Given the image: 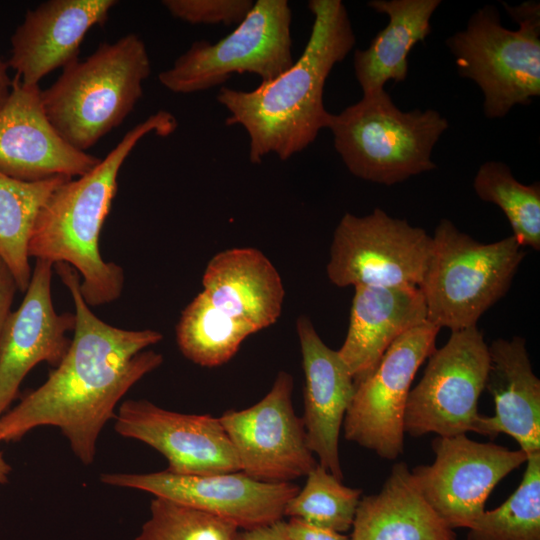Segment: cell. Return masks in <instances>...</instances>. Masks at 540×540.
Segmentation results:
<instances>
[{"instance_id": "15", "label": "cell", "mask_w": 540, "mask_h": 540, "mask_svg": "<svg viewBox=\"0 0 540 540\" xmlns=\"http://www.w3.org/2000/svg\"><path fill=\"white\" fill-rule=\"evenodd\" d=\"M114 429L160 452L169 472L211 475L240 471L219 417L169 411L145 399L126 400L115 414Z\"/></svg>"}, {"instance_id": "9", "label": "cell", "mask_w": 540, "mask_h": 540, "mask_svg": "<svg viewBox=\"0 0 540 540\" xmlns=\"http://www.w3.org/2000/svg\"><path fill=\"white\" fill-rule=\"evenodd\" d=\"M489 362L488 345L477 326L452 331L445 345L428 357L422 378L409 392L405 433L412 437L476 433Z\"/></svg>"}, {"instance_id": "16", "label": "cell", "mask_w": 540, "mask_h": 540, "mask_svg": "<svg viewBox=\"0 0 540 540\" xmlns=\"http://www.w3.org/2000/svg\"><path fill=\"white\" fill-rule=\"evenodd\" d=\"M39 85L12 81L0 108V172L22 181L80 177L101 159L67 143L50 123Z\"/></svg>"}, {"instance_id": "12", "label": "cell", "mask_w": 540, "mask_h": 540, "mask_svg": "<svg viewBox=\"0 0 540 540\" xmlns=\"http://www.w3.org/2000/svg\"><path fill=\"white\" fill-rule=\"evenodd\" d=\"M293 377L280 371L270 391L243 410L219 420L230 439L240 471L266 483H290L316 467L302 418L292 405Z\"/></svg>"}, {"instance_id": "10", "label": "cell", "mask_w": 540, "mask_h": 540, "mask_svg": "<svg viewBox=\"0 0 540 540\" xmlns=\"http://www.w3.org/2000/svg\"><path fill=\"white\" fill-rule=\"evenodd\" d=\"M431 250L432 236L423 228L380 208L362 217L345 213L333 234L327 276L338 287H418Z\"/></svg>"}, {"instance_id": "2", "label": "cell", "mask_w": 540, "mask_h": 540, "mask_svg": "<svg viewBox=\"0 0 540 540\" xmlns=\"http://www.w3.org/2000/svg\"><path fill=\"white\" fill-rule=\"evenodd\" d=\"M313 15L301 56L278 77L251 91L222 86L217 101L228 111L227 126L240 125L249 136V159L259 164L275 154L287 160L303 151L327 128L326 80L356 39L347 9L340 0H310Z\"/></svg>"}, {"instance_id": "34", "label": "cell", "mask_w": 540, "mask_h": 540, "mask_svg": "<svg viewBox=\"0 0 540 540\" xmlns=\"http://www.w3.org/2000/svg\"><path fill=\"white\" fill-rule=\"evenodd\" d=\"M233 540H288L282 532L279 521L251 529H239Z\"/></svg>"}, {"instance_id": "23", "label": "cell", "mask_w": 540, "mask_h": 540, "mask_svg": "<svg viewBox=\"0 0 540 540\" xmlns=\"http://www.w3.org/2000/svg\"><path fill=\"white\" fill-rule=\"evenodd\" d=\"M350 540H456L417 488L404 462L377 493L360 499Z\"/></svg>"}, {"instance_id": "1", "label": "cell", "mask_w": 540, "mask_h": 540, "mask_svg": "<svg viewBox=\"0 0 540 540\" xmlns=\"http://www.w3.org/2000/svg\"><path fill=\"white\" fill-rule=\"evenodd\" d=\"M54 265L74 303L73 337L46 381L1 416L0 440H19L34 428L54 426L66 437L74 455L90 465L99 435L114 419L119 401L162 364V354L147 348L163 335L104 322L85 302L78 272L66 263Z\"/></svg>"}, {"instance_id": "6", "label": "cell", "mask_w": 540, "mask_h": 540, "mask_svg": "<svg viewBox=\"0 0 540 540\" xmlns=\"http://www.w3.org/2000/svg\"><path fill=\"white\" fill-rule=\"evenodd\" d=\"M503 7L518 29L503 27L497 8L485 5L446 40L459 75L481 89L489 119L503 118L540 95V4L504 2Z\"/></svg>"}, {"instance_id": "8", "label": "cell", "mask_w": 540, "mask_h": 540, "mask_svg": "<svg viewBox=\"0 0 540 540\" xmlns=\"http://www.w3.org/2000/svg\"><path fill=\"white\" fill-rule=\"evenodd\" d=\"M291 21L287 0H257L231 33L215 43L194 42L158 80L177 94L208 90L236 73L270 81L294 63Z\"/></svg>"}, {"instance_id": "26", "label": "cell", "mask_w": 540, "mask_h": 540, "mask_svg": "<svg viewBox=\"0 0 540 540\" xmlns=\"http://www.w3.org/2000/svg\"><path fill=\"white\" fill-rule=\"evenodd\" d=\"M257 330L216 308L199 293L182 311L176 326L181 353L202 367H217L228 362L241 343Z\"/></svg>"}, {"instance_id": "24", "label": "cell", "mask_w": 540, "mask_h": 540, "mask_svg": "<svg viewBox=\"0 0 540 540\" xmlns=\"http://www.w3.org/2000/svg\"><path fill=\"white\" fill-rule=\"evenodd\" d=\"M440 0H371L367 5L389 18L364 50L353 58L355 77L363 95L384 90L389 81L402 82L408 74V55L431 32L430 19Z\"/></svg>"}, {"instance_id": "5", "label": "cell", "mask_w": 540, "mask_h": 540, "mask_svg": "<svg viewBox=\"0 0 540 540\" xmlns=\"http://www.w3.org/2000/svg\"><path fill=\"white\" fill-rule=\"evenodd\" d=\"M448 127L434 109L400 110L385 89L330 114L327 124L349 172L388 186L434 170L433 148Z\"/></svg>"}, {"instance_id": "14", "label": "cell", "mask_w": 540, "mask_h": 540, "mask_svg": "<svg viewBox=\"0 0 540 540\" xmlns=\"http://www.w3.org/2000/svg\"><path fill=\"white\" fill-rule=\"evenodd\" d=\"M102 483L137 489L235 523L239 529L274 524L284 517L287 502L298 493L293 483H266L241 471L211 475H181L167 470L151 473H103Z\"/></svg>"}, {"instance_id": "3", "label": "cell", "mask_w": 540, "mask_h": 540, "mask_svg": "<svg viewBox=\"0 0 540 540\" xmlns=\"http://www.w3.org/2000/svg\"><path fill=\"white\" fill-rule=\"evenodd\" d=\"M177 128L176 118L160 110L129 130L120 142L88 173L67 179L40 209L28 243L36 260L66 263L80 276V291L89 306L117 300L124 287V270L106 262L99 240L117 193L119 171L146 135L168 136Z\"/></svg>"}, {"instance_id": "17", "label": "cell", "mask_w": 540, "mask_h": 540, "mask_svg": "<svg viewBox=\"0 0 540 540\" xmlns=\"http://www.w3.org/2000/svg\"><path fill=\"white\" fill-rule=\"evenodd\" d=\"M53 264L36 260L21 305L0 336V417L16 398L26 375L41 362L56 367L65 356L75 315L58 313L51 295Z\"/></svg>"}, {"instance_id": "19", "label": "cell", "mask_w": 540, "mask_h": 540, "mask_svg": "<svg viewBox=\"0 0 540 540\" xmlns=\"http://www.w3.org/2000/svg\"><path fill=\"white\" fill-rule=\"evenodd\" d=\"M296 330L305 378L302 421L307 444L318 456V463L343 481L339 435L355 392V382L338 351L322 341L307 316L297 318Z\"/></svg>"}, {"instance_id": "18", "label": "cell", "mask_w": 540, "mask_h": 540, "mask_svg": "<svg viewBox=\"0 0 540 540\" xmlns=\"http://www.w3.org/2000/svg\"><path fill=\"white\" fill-rule=\"evenodd\" d=\"M115 0H49L29 9L11 36L8 67L25 85L78 59L80 45L94 26H103Z\"/></svg>"}, {"instance_id": "35", "label": "cell", "mask_w": 540, "mask_h": 540, "mask_svg": "<svg viewBox=\"0 0 540 540\" xmlns=\"http://www.w3.org/2000/svg\"><path fill=\"white\" fill-rule=\"evenodd\" d=\"M12 81L8 74V65L0 57V108L10 95Z\"/></svg>"}, {"instance_id": "13", "label": "cell", "mask_w": 540, "mask_h": 540, "mask_svg": "<svg viewBox=\"0 0 540 540\" xmlns=\"http://www.w3.org/2000/svg\"><path fill=\"white\" fill-rule=\"evenodd\" d=\"M435 460L411 470L423 498L451 529L469 528L485 511L491 491L527 460L521 450L481 443L466 434L438 436Z\"/></svg>"}, {"instance_id": "33", "label": "cell", "mask_w": 540, "mask_h": 540, "mask_svg": "<svg viewBox=\"0 0 540 540\" xmlns=\"http://www.w3.org/2000/svg\"><path fill=\"white\" fill-rule=\"evenodd\" d=\"M18 285L8 266L0 257V336L10 315Z\"/></svg>"}, {"instance_id": "20", "label": "cell", "mask_w": 540, "mask_h": 540, "mask_svg": "<svg viewBox=\"0 0 540 540\" xmlns=\"http://www.w3.org/2000/svg\"><path fill=\"white\" fill-rule=\"evenodd\" d=\"M349 327L338 351L354 382L369 375L405 332L427 321L418 287L355 286Z\"/></svg>"}, {"instance_id": "22", "label": "cell", "mask_w": 540, "mask_h": 540, "mask_svg": "<svg viewBox=\"0 0 540 540\" xmlns=\"http://www.w3.org/2000/svg\"><path fill=\"white\" fill-rule=\"evenodd\" d=\"M203 293L227 315L257 331L279 318L285 296L272 262L252 247L231 248L214 255L203 277Z\"/></svg>"}, {"instance_id": "30", "label": "cell", "mask_w": 540, "mask_h": 540, "mask_svg": "<svg viewBox=\"0 0 540 540\" xmlns=\"http://www.w3.org/2000/svg\"><path fill=\"white\" fill-rule=\"evenodd\" d=\"M238 530L224 518L154 497L150 516L134 540H233Z\"/></svg>"}, {"instance_id": "11", "label": "cell", "mask_w": 540, "mask_h": 540, "mask_svg": "<svg viewBox=\"0 0 540 540\" xmlns=\"http://www.w3.org/2000/svg\"><path fill=\"white\" fill-rule=\"evenodd\" d=\"M439 330L426 321L405 332L386 350L373 371L355 383L343 421L348 441L388 460L403 453L410 387L421 364L435 351Z\"/></svg>"}, {"instance_id": "21", "label": "cell", "mask_w": 540, "mask_h": 540, "mask_svg": "<svg viewBox=\"0 0 540 540\" xmlns=\"http://www.w3.org/2000/svg\"><path fill=\"white\" fill-rule=\"evenodd\" d=\"M489 350L485 389L495 404L493 416L480 415L476 433L513 437L528 456L540 452V380L534 374L525 340H494Z\"/></svg>"}, {"instance_id": "28", "label": "cell", "mask_w": 540, "mask_h": 540, "mask_svg": "<svg viewBox=\"0 0 540 540\" xmlns=\"http://www.w3.org/2000/svg\"><path fill=\"white\" fill-rule=\"evenodd\" d=\"M521 483L468 528V540H540V452L527 456Z\"/></svg>"}, {"instance_id": "37", "label": "cell", "mask_w": 540, "mask_h": 540, "mask_svg": "<svg viewBox=\"0 0 540 540\" xmlns=\"http://www.w3.org/2000/svg\"><path fill=\"white\" fill-rule=\"evenodd\" d=\"M0 418H1V417H0ZM0 442H1V440H0Z\"/></svg>"}, {"instance_id": "25", "label": "cell", "mask_w": 540, "mask_h": 540, "mask_svg": "<svg viewBox=\"0 0 540 540\" xmlns=\"http://www.w3.org/2000/svg\"><path fill=\"white\" fill-rule=\"evenodd\" d=\"M68 178L22 181L0 172V257L25 292L32 275L28 243L36 217L52 192Z\"/></svg>"}, {"instance_id": "7", "label": "cell", "mask_w": 540, "mask_h": 540, "mask_svg": "<svg viewBox=\"0 0 540 540\" xmlns=\"http://www.w3.org/2000/svg\"><path fill=\"white\" fill-rule=\"evenodd\" d=\"M525 251L513 235L480 243L442 219L418 288L427 321L458 331L479 318L508 291Z\"/></svg>"}, {"instance_id": "29", "label": "cell", "mask_w": 540, "mask_h": 540, "mask_svg": "<svg viewBox=\"0 0 540 540\" xmlns=\"http://www.w3.org/2000/svg\"><path fill=\"white\" fill-rule=\"evenodd\" d=\"M306 477L304 487L287 502L284 517L339 533L349 530L362 491L345 486L319 463Z\"/></svg>"}, {"instance_id": "27", "label": "cell", "mask_w": 540, "mask_h": 540, "mask_svg": "<svg viewBox=\"0 0 540 540\" xmlns=\"http://www.w3.org/2000/svg\"><path fill=\"white\" fill-rule=\"evenodd\" d=\"M477 196L500 207L520 246L540 249V185H525L500 161L483 163L474 178Z\"/></svg>"}, {"instance_id": "36", "label": "cell", "mask_w": 540, "mask_h": 540, "mask_svg": "<svg viewBox=\"0 0 540 540\" xmlns=\"http://www.w3.org/2000/svg\"><path fill=\"white\" fill-rule=\"evenodd\" d=\"M11 467L5 460L2 452L0 451V485L4 484L10 474Z\"/></svg>"}, {"instance_id": "31", "label": "cell", "mask_w": 540, "mask_h": 540, "mask_svg": "<svg viewBox=\"0 0 540 540\" xmlns=\"http://www.w3.org/2000/svg\"><path fill=\"white\" fill-rule=\"evenodd\" d=\"M175 18L189 24H239L248 15L252 0H164Z\"/></svg>"}, {"instance_id": "32", "label": "cell", "mask_w": 540, "mask_h": 540, "mask_svg": "<svg viewBox=\"0 0 540 540\" xmlns=\"http://www.w3.org/2000/svg\"><path fill=\"white\" fill-rule=\"evenodd\" d=\"M279 525L288 540H350L339 532L316 527L297 518L282 519Z\"/></svg>"}, {"instance_id": "4", "label": "cell", "mask_w": 540, "mask_h": 540, "mask_svg": "<svg viewBox=\"0 0 540 540\" xmlns=\"http://www.w3.org/2000/svg\"><path fill=\"white\" fill-rule=\"evenodd\" d=\"M150 73L149 54L138 34L102 43L42 90L45 113L67 143L86 152L132 112Z\"/></svg>"}]
</instances>
